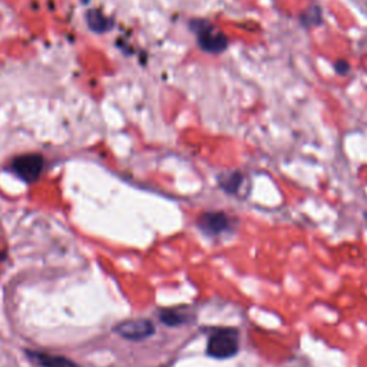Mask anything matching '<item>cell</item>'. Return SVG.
<instances>
[{"instance_id":"1","label":"cell","mask_w":367,"mask_h":367,"mask_svg":"<svg viewBox=\"0 0 367 367\" xmlns=\"http://www.w3.org/2000/svg\"><path fill=\"white\" fill-rule=\"evenodd\" d=\"M239 333L232 327L215 329L207 343V354L214 358H229L238 353Z\"/></svg>"},{"instance_id":"2","label":"cell","mask_w":367,"mask_h":367,"mask_svg":"<svg viewBox=\"0 0 367 367\" xmlns=\"http://www.w3.org/2000/svg\"><path fill=\"white\" fill-rule=\"evenodd\" d=\"M190 28L195 33L198 46L204 52L218 55L228 48L227 36L218 29H215L210 22L195 19L190 22Z\"/></svg>"},{"instance_id":"3","label":"cell","mask_w":367,"mask_h":367,"mask_svg":"<svg viewBox=\"0 0 367 367\" xmlns=\"http://www.w3.org/2000/svg\"><path fill=\"white\" fill-rule=\"evenodd\" d=\"M113 331L127 340L140 341L151 337L155 333V326L148 319H134L119 323Z\"/></svg>"},{"instance_id":"4","label":"cell","mask_w":367,"mask_h":367,"mask_svg":"<svg viewBox=\"0 0 367 367\" xmlns=\"http://www.w3.org/2000/svg\"><path fill=\"white\" fill-rule=\"evenodd\" d=\"M43 158L36 154L21 155L14 160L12 171L25 182H35L43 171Z\"/></svg>"},{"instance_id":"5","label":"cell","mask_w":367,"mask_h":367,"mask_svg":"<svg viewBox=\"0 0 367 367\" xmlns=\"http://www.w3.org/2000/svg\"><path fill=\"white\" fill-rule=\"evenodd\" d=\"M200 229L207 235H219L232 227L231 218L224 211H208L198 218Z\"/></svg>"},{"instance_id":"6","label":"cell","mask_w":367,"mask_h":367,"mask_svg":"<svg viewBox=\"0 0 367 367\" xmlns=\"http://www.w3.org/2000/svg\"><path fill=\"white\" fill-rule=\"evenodd\" d=\"M28 356L42 367H79L76 363L62 356H53L39 351H28Z\"/></svg>"},{"instance_id":"7","label":"cell","mask_w":367,"mask_h":367,"mask_svg":"<svg viewBox=\"0 0 367 367\" xmlns=\"http://www.w3.org/2000/svg\"><path fill=\"white\" fill-rule=\"evenodd\" d=\"M219 187L228 192V194H235L238 192V190L241 188L242 182H244V175L239 171H231V172H225L222 175H219L218 178Z\"/></svg>"},{"instance_id":"8","label":"cell","mask_w":367,"mask_h":367,"mask_svg":"<svg viewBox=\"0 0 367 367\" xmlns=\"http://www.w3.org/2000/svg\"><path fill=\"white\" fill-rule=\"evenodd\" d=\"M160 320L170 327H177L188 323L190 316L182 309H164L160 311Z\"/></svg>"},{"instance_id":"9","label":"cell","mask_w":367,"mask_h":367,"mask_svg":"<svg viewBox=\"0 0 367 367\" xmlns=\"http://www.w3.org/2000/svg\"><path fill=\"white\" fill-rule=\"evenodd\" d=\"M321 11L319 6H311L310 9H307L303 15H301V25L303 26H316L321 24Z\"/></svg>"},{"instance_id":"10","label":"cell","mask_w":367,"mask_h":367,"mask_svg":"<svg viewBox=\"0 0 367 367\" xmlns=\"http://www.w3.org/2000/svg\"><path fill=\"white\" fill-rule=\"evenodd\" d=\"M336 72L338 75H347L350 72V65L346 61H338L336 63Z\"/></svg>"},{"instance_id":"11","label":"cell","mask_w":367,"mask_h":367,"mask_svg":"<svg viewBox=\"0 0 367 367\" xmlns=\"http://www.w3.org/2000/svg\"><path fill=\"white\" fill-rule=\"evenodd\" d=\"M4 260V254L2 253H0V262H2Z\"/></svg>"}]
</instances>
